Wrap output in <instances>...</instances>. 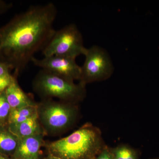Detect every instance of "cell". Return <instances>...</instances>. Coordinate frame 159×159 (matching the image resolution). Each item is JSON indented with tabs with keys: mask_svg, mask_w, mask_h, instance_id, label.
I'll return each instance as SVG.
<instances>
[{
	"mask_svg": "<svg viewBox=\"0 0 159 159\" xmlns=\"http://www.w3.org/2000/svg\"><path fill=\"white\" fill-rule=\"evenodd\" d=\"M57 13L52 2L32 6L0 29L1 61L15 68L17 73L25 70L54 35Z\"/></svg>",
	"mask_w": 159,
	"mask_h": 159,
	"instance_id": "obj_1",
	"label": "cell"
},
{
	"mask_svg": "<svg viewBox=\"0 0 159 159\" xmlns=\"http://www.w3.org/2000/svg\"><path fill=\"white\" fill-rule=\"evenodd\" d=\"M105 146L100 130L88 123L48 147L50 154L62 159H94Z\"/></svg>",
	"mask_w": 159,
	"mask_h": 159,
	"instance_id": "obj_2",
	"label": "cell"
},
{
	"mask_svg": "<svg viewBox=\"0 0 159 159\" xmlns=\"http://www.w3.org/2000/svg\"><path fill=\"white\" fill-rule=\"evenodd\" d=\"M34 91L44 98L56 97L66 102H74L85 97V85L42 69L33 82Z\"/></svg>",
	"mask_w": 159,
	"mask_h": 159,
	"instance_id": "obj_3",
	"label": "cell"
},
{
	"mask_svg": "<svg viewBox=\"0 0 159 159\" xmlns=\"http://www.w3.org/2000/svg\"><path fill=\"white\" fill-rule=\"evenodd\" d=\"M87 49L84 46L81 32L72 24L56 30L42 52L44 57L59 56L76 59L79 55H85Z\"/></svg>",
	"mask_w": 159,
	"mask_h": 159,
	"instance_id": "obj_4",
	"label": "cell"
},
{
	"mask_svg": "<svg viewBox=\"0 0 159 159\" xmlns=\"http://www.w3.org/2000/svg\"><path fill=\"white\" fill-rule=\"evenodd\" d=\"M38 114L46 130L54 133L73 125L77 119V111L73 103H61L49 99L38 105Z\"/></svg>",
	"mask_w": 159,
	"mask_h": 159,
	"instance_id": "obj_5",
	"label": "cell"
},
{
	"mask_svg": "<svg viewBox=\"0 0 159 159\" xmlns=\"http://www.w3.org/2000/svg\"><path fill=\"white\" fill-rule=\"evenodd\" d=\"M85 61L81 68L80 82L87 84L106 80L113 73L112 62L107 51L98 46L87 49Z\"/></svg>",
	"mask_w": 159,
	"mask_h": 159,
	"instance_id": "obj_6",
	"label": "cell"
},
{
	"mask_svg": "<svg viewBox=\"0 0 159 159\" xmlns=\"http://www.w3.org/2000/svg\"><path fill=\"white\" fill-rule=\"evenodd\" d=\"M76 59L64 56H53L38 59L34 57L31 61L34 65L74 81L80 80L81 68Z\"/></svg>",
	"mask_w": 159,
	"mask_h": 159,
	"instance_id": "obj_7",
	"label": "cell"
},
{
	"mask_svg": "<svg viewBox=\"0 0 159 159\" xmlns=\"http://www.w3.org/2000/svg\"><path fill=\"white\" fill-rule=\"evenodd\" d=\"M42 144V133L20 140L13 154L14 159H39L40 149Z\"/></svg>",
	"mask_w": 159,
	"mask_h": 159,
	"instance_id": "obj_8",
	"label": "cell"
},
{
	"mask_svg": "<svg viewBox=\"0 0 159 159\" xmlns=\"http://www.w3.org/2000/svg\"><path fill=\"white\" fill-rule=\"evenodd\" d=\"M5 93L11 109L37 105L21 89L14 77Z\"/></svg>",
	"mask_w": 159,
	"mask_h": 159,
	"instance_id": "obj_9",
	"label": "cell"
},
{
	"mask_svg": "<svg viewBox=\"0 0 159 159\" xmlns=\"http://www.w3.org/2000/svg\"><path fill=\"white\" fill-rule=\"evenodd\" d=\"M8 129L19 140L42 133L39 122L38 114L18 124L9 125Z\"/></svg>",
	"mask_w": 159,
	"mask_h": 159,
	"instance_id": "obj_10",
	"label": "cell"
},
{
	"mask_svg": "<svg viewBox=\"0 0 159 159\" xmlns=\"http://www.w3.org/2000/svg\"><path fill=\"white\" fill-rule=\"evenodd\" d=\"M19 140L9 129L0 128V152L5 154H14Z\"/></svg>",
	"mask_w": 159,
	"mask_h": 159,
	"instance_id": "obj_11",
	"label": "cell"
},
{
	"mask_svg": "<svg viewBox=\"0 0 159 159\" xmlns=\"http://www.w3.org/2000/svg\"><path fill=\"white\" fill-rule=\"evenodd\" d=\"M38 114V105L11 109L8 118L9 125L21 123Z\"/></svg>",
	"mask_w": 159,
	"mask_h": 159,
	"instance_id": "obj_12",
	"label": "cell"
},
{
	"mask_svg": "<svg viewBox=\"0 0 159 159\" xmlns=\"http://www.w3.org/2000/svg\"><path fill=\"white\" fill-rule=\"evenodd\" d=\"M109 149L114 159H140L138 152L128 145H120Z\"/></svg>",
	"mask_w": 159,
	"mask_h": 159,
	"instance_id": "obj_13",
	"label": "cell"
},
{
	"mask_svg": "<svg viewBox=\"0 0 159 159\" xmlns=\"http://www.w3.org/2000/svg\"><path fill=\"white\" fill-rule=\"evenodd\" d=\"M11 110V107L6 99L4 92L0 95V126L8 120Z\"/></svg>",
	"mask_w": 159,
	"mask_h": 159,
	"instance_id": "obj_14",
	"label": "cell"
},
{
	"mask_svg": "<svg viewBox=\"0 0 159 159\" xmlns=\"http://www.w3.org/2000/svg\"><path fill=\"white\" fill-rule=\"evenodd\" d=\"M13 77L10 74L0 78V95L5 92L7 88L10 84Z\"/></svg>",
	"mask_w": 159,
	"mask_h": 159,
	"instance_id": "obj_15",
	"label": "cell"
},
{
	"mask_svg": "<svg viewBox=\"0 0 159 159\" xmlns=\"http://www.w3.org/2000/svg\"><path fill=\"white\" fill-rule=\"evenodd\" d=\"M94 159H114L109 148L106 145Z\"/></svg>",
	"mask_w": 159,
	"mask_h": 159,
	"instance_id": "obj_16",
	"label": "cell"
},
{
	"mask_svg": "<svg viewBox=\"0 0 159 159\" xmlns=\"http://www.w3.org/2000/svg\"><path fill=\"white\" fill-rule=\"evenodd\" d=\"M11 68L9 65L0 61V78L10 74L9 73V69Z\"/></svg>",
	"mask_w": 159,
	"mask_h": 159,
	"instance_id": "obj_17",
	"label": "cell"
},
{
	"mask_svg": "<svg viewBox=\"0 0 159 159\" xmlns=\"http://www.w3.org/2000/svg\"><path fill=\"white\" fill-rule=\"evenodd\" d=\"M45 159H62L61 158L58 157L54 156L50 154L48 157H47Z\"/></svg>",
	"mask_w": 159,
	"mask_h": 159,
	"instance_id": "obj_18",
	"label": "cell"
},
{
	"mask_svg": "<svg viewBox=\"0 0 159 159\" xmlns=\"http://www.w3.org/2000/svg\"><path fill=\"white\" fill-rule=\"evenodd\" d=\"M0 159H9L0 155Z\"/></svg>",
	"mask_w": 159,
	"mask_h": 159,
	"instance_id": "obj_19",
	"label": "cell"
},
{
	"mask_svg": "<svg viewBox=\"0 0 159 159\" xmlns=\"http://www.w3.org/2000/svg\"><path fill=\"white\" fill-rule=\"evenodd\" d=\"M151 159H159V158H155Z\"/></svg>",
	"mask_w": 159,
	"mask_h": 159,
	"instance_id": "obj_20",
	"label": "cell"
}]
</instances>
